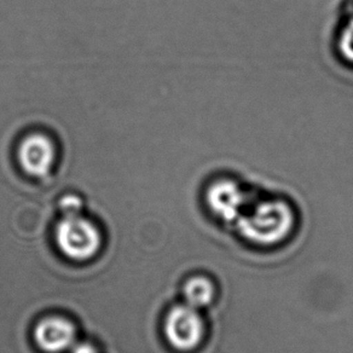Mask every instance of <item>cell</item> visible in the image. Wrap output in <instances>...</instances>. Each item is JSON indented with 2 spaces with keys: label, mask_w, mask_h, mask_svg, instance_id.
<instances>
[{
  "label": "cell",
  "mask_w": 353,
  "mask_h": 353,
  "mask_svg": "<svg viewBox=\"0 0 353 353\" xmlns=\"http://www.w3.org/2000/svg\"><path fill=\"white\" fill-rule=\"evenodd\" d=\"M294 213L285 202L265 201L239 218V230L245 240L261 245L280 243L294 226Z\"/></svg>",
  "instance_id": "6da1fadb"
},
{
  "label": "cell",
  "mask_w": 353,
  "mask_h": 353,
  "mask_svg": "<svg viewBox=\"0 0 353 353\" xmlns=\"http://www.w3.org/2000/svg\"><path fill=\"white\" fill-rule=\"evenodd\" d=\"M56 241L59 250L70 259H91L101 248L102 237L99 229L80 214L65 216L56 228Z\"/></svg>",
  "instance_id": "7a4b0ae2"
},
{
  "label": "cell",
  "mask_w": 353,
  "mask_h": 353,
  "mask_svg": "<svg viewBox=\"0 0 353 353\" xmlns=\"http://www.w3.org/2000/svg\"><path fill=\"white\" fill-rule=\"evenodd\" d=\"M168 343L181 351H190L201 343L205 323L199 310L190 305H179L170 311L165 322Z\"/></svg>",
  "instance_id": "3957f363"
},
{
  "label": "cell",
  "mask_w": 353,
  "mask_h": 353,
  "mask_svg": "<svg viewBox=\"0 0 353 353\" xmlns=\"http://www.w3.org/2000/svg\"><path fill=\"white\" fill-rule=\"evenodd\" d=\"M56 145L44 133H32L23 138L17 149L21 168L30 176H46L56 163Z\"/></svg>",
  "instance_id": "277c9868"
},
{
  "label": "cell",
  "mask_w": 353,
  "mask_h": 353,
  "mask_svg": "<svg viewBox=\"0 0 353 353\" xmlns=\"http://www.w3.org/2000/svg\"><path fill=\"white\" fill-rule=\"evenodd\" d=\"M35 341L46 352H62L72 348L77 333L73 324L67 319L50 317L38 323L34 332Z\"/></svg>",
  "instance_id": "5b68a950"
},
{
  "label": "cell",
  "mask_w": 353,
  "mask_h": 353,
  "mask_svg": "<svg viewBox=\"0 0 353 353\" xmlns=\"http://www.w3.org/2000/svg\"><path fill=\"white\" fill-rule=\"evenodd\" d=\"M212 211L225 221H239L245 205V195L234 183L221 182L212 187L207 195Z\"/></svg>",
  "instance_id": "8992f818"
},
{
  "label": "cell",
  "mask_w": 353,
  "mask_h": 353,
  "mask_svg": "<svg viewBox=\"0 0 353 353\" xmlns=\"http://www.w3.org/2000/svg\"><path fill=\"white\" fill-rule=\"evenodd\" d=\"M184 296L187 304L195 309H201L212 303L214 298V287L205 277H194L184 285Z\"/></svg>",
  "instance_id": "52a82bcc"
},
{
  "label": "cell",
  "mask_w": 353,
  "mask_h": 353,
  "mask_svg": "<svg viewBox=\"0 0 353 353\" xmlns=\"http://www.w3.org/2000/svg\"><path fill=\"white\" fill-rule=\"evenodd\" d=\"M59 206L63 211L64 216H77V214H80V211L83 208V202L79 197L68 195L61 200Z\"/></svg>",
  "instance_id": "ba28073f"
},
{
  "label": "cell",
  "mask_w": 353,
  "mask_h": 353,
  "mask_svg": "<svg viewBox=\"0 0 353 353\" xmlns=\"http://www.w3.org/2000/svg\"><path fill=\"white\" fill-rule=\"evenodd\" d=\"M72 353H99V351L91 343H81L72 346Z\"/></svg>",
  "instance_id": "9c48e42d"
}]
</instances>
